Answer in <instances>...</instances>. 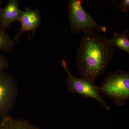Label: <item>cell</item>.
I'll list each match as a JSON object with an SVG mask.
<instances>
[{"label":"cell","mask_w":129,"mask_h":129,"mask_svg":"<svg viewBox=\"0 0 129 129\" xmlns=\"http://www.w3.org/2000/svg\"><path fill=\"white\" fill-rule=\"evenodd\" d=\"M9 65V62L5 56L0 53V72H5Z\"/></svg>","instance_id":"cell-12"},{"label":"cell","mask_w":129,"mask_h":129,"mask_svg":"<svg viewBox=\"0 0 129 129\" xmlns=\"http://www.w3.org/2000/svg\"><path fill=\"white\" fill-rule=\"evenodd\" d=\"M0 129H40L29 120L9 115L0 120Z\"/></svg>","instance_id":"cell-8"},{"label":"cell","mask_w":129,"mask_h":129,"mask_svg":"<svg viewBox=\"0 0 129 129\" xmlns=\"http://www.w3.org/2000/svg\"><path fill=\"white\" fill-rule=\"evenodd\" d=\"M109 40L113 46L116 47L129 54V38L127 30H124L120 34L115 32L112 37Z\"/></svg>","instance_id":"cell-9"},{"label":"cell","mask_w":129,"mask_h":129,"mask_svg":"<svg viewBox=\"0 0 129 129\" xmlns=\"http://www.w3.org/2000/svg\"><path fill=\"white\" fill-rule=\"evenodd\" d=\"M69 22L74 34H80L86 31L106 33L107 27L100 25L84 9L80 0H69L68 2Z\"/></svg>","instance_id":"cell-3"},{"label":"cell","mask_w":129,"mask_h":129,"mask_svg":"<svg viewBox=\"0 0 129 129\" xmlns=\"http://www.w3.org/2000/svg\"><path fill=\"white\" fill-rule=\"evenodd\" d=\"M103 92L118 106H124L129 99V73L118 70L108 73L101 86Z\"/></svg>","instance_id":"cell-2"},{"label":"cell","mask_w":129,"mask_h":129,"mask_svg":"<svg viewBox=\"0 0 129 129\" xmlns=\"http://www.w3.org/2000/svg\"><path fill=\"white\" fill-rule=\"evenodd\" d=\"M16 42L0 27V50L5 51L11 50L16 45Z\"/></svg>","instance_id":"cell-10"},{"label":"cell","mask_w":129,"mask_h":129,"mask_svg":"<svg viewBox=\"0 0 129 129\" xmlns=\"http://www.w3.org/2000/svg\"><path fill=\"white\" fill-rule=\"evenodd\" d=\"M22 11L17 0H10L0 11V27L6 31L13 22L19 21Z\"/></svg>","instance_id":"cell-7"},{"label":"cell","mask_w":129,"mask_h":129,"mask_svg":"<svg viewBox=\"0 0 129 129\" xmlns=\"http://www.w3.org/2000/svg\"><path fill=\"white\" fill-rule=\"evenodd\" d=\"M111 1L116 7L119 8L123 11L126 12L129 10V0H122L119 3H118L115 1Z\"/></svg>","instance_id":"cell-11"},{"label":"cell","mask_w":129,"mask_h":129,"mask_svg":"<svg viewBox=\"0 0 129 129\" xmlns=\"http://www.w3.org/2000/svg\"><path fill=\"white\" fill-rule=\"evenodd\" d=\"M61 63L62 67L68 74L67 85L69 91L77 93L84 97L93 98L99 102L106 109H110L106 101L101 95V91L100 89V86L82 78H79L73 76L69 71L65 58L63 59Z\"/></svg>","instance_id":"cell-4"},{"label":"cell","mask_w":129,"mask_h":129,"mask_svg":"<svg viewBox=\"0 0 129 129\" xmlns=\"http://www.w3.org/2000/svg\"><path fill=\"white\" fill-rule=\"evenodd\" d=\"M21 23V27L19 32L16 35L14 39L16 42L23 33L27 32L30 37L29 32L32 31L33 36H34L36 31L40 27L41 22L40 12L38 9H32L29 8H25V10L22 11L19 21Z\"/></svg>","instance_id":"cell-6"},{"label":"cell","mask_w":129,"mask_h":129,"mask_svg":"<svg viewBox=\"0 0 129 129\" xmlns=\"http://www.w3.org/2000/svg\"><path fill=\"white\" fill-rule=\"evenodd\" d=\"M3 0H0V11H1V9L2 8V4L3 3Z\"/></svg>","instance_id":"cell-13"},{"label":"cell","mask_w":129,"mask_h":129,"mask_svg":"<svg viewBox=\"0 0 129 129\" xmlns=\"http://www.w3.org/2000/svg\"><path fill=\"white\" fill-rule=\"evenodd\" d=\"M115 47L101 32H83L77 51L76 67L81 78L91 83L102 75L113 59Z\"/></svg>","instance_id":"cell-1"},{"label":"cell","mask_w":129,"mask_h":129,"mask_svg":"<svg viewBox=\"0 0 129 129\" xmlns=\"http://www.w3.org/2000/svg\"><path fill=\"white\" fill-rule=\"evenodd\" d=\"M18 93L17 83L11 75L0 72V118L8 116L15 106Z\"/></svg>","instance_id":"cell-5"}]
</instances>
